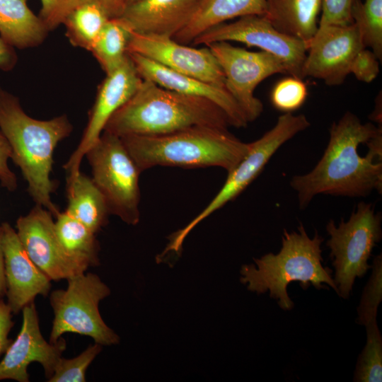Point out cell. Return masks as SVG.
I'll list each match as a JSON object with an SVG mask.
<instances>
[{
  "mask_svg": "<svg viewBox=\"0 0 382 382\" xmlns=\"http://www.w3.org/2000/svg\"><path fill=\"white\" fill-rule=\"evenodd\" d=\"M382 129L346 112L330 129L327 147L313 169L294 175L301 209L317 195L361 197L382 188Z\"/></svg>",
  "mask_w": 382,
  "mask_h": 382,
  "instance_id": "1",
  "label": "cell"
},
{
  "mask_svg": "<svg viewBox=\"0 0 382 382\" xmlns=\"http://www.w3.org/2000/svg\"><path fill=\"white\" fill-rule=\"evenodd\" d=\"M72 129L65 115L48 120L31 117L17 97L0 87V132L11 146V158L20 168L34 202L54 216L59 212L51 199L57 186L50 178L54 151Z\"/></svg>",
  "mask_w": 382,
  "mask_h": 382,
  "instance_id": "2",
  "label": "cell"
},
{
  "mask_svg": "<svg viewBox=\"0 0 382 382\" xmlns=\"http://www.w3.org/2000/svg\"><path fill=\"white\" fill-rule=\"evenodd\" d=\"M228 129L225 112L211 100L143 81L132 97L110 118L105 132L118 137L159 135L193 127Z\"/></svg>",
  "mask_w": 382,
  "mask_h": 382,
  "instance_id": "3",
  "label": "cell"
},
{
  "mask_svg": "<svg viewBox=\"0 0 382 382\" xmlns=\"http://www.w3.org/2000/svg\"><path fill=\"white\" fill-rule=\"evenodd\" d=\"M141 172L157 166L233 170L248 154L245 143L228 129L199 126L159 135L120 137Z\"/></svg>",
  "mask_w": 382,
  "mask_h": 382,
  "instance_id": "4",
  "label": "cell"
},
{
  "mask_svg": "<svg viewBox=\"0 0 382 382\" xmlns=\"http://www.w3.org/2000/svg\"><path fill=\"white\" fill-rule=\"evenodd\" d=\"M323 240L317 231L310 238L301 224L298 231L289 233L284 229L279 252L254 259L256 266L243 265L241 283L247 284L248 290L257 294L269 291L270 296L285 311L294 307L286 291L288 284L292 282H299L304 290L311 285L316 289H329L323 284H326L338 294L332 277V270L322 265L320 245Z\"/></svg>",
  "mask_w": 382,
  "mask_h": 382,
  "instance_id": "5",
  "label": "cell"
},
{
  "mask_svg": "<svg viewBox=\"0 0 382 382\" xmlns=\"http://www.w3.org/2000/svg\"><path fill=\"white\" fill-rule=\"evenodd\" d=\"M92 180L103 195L110 214L129 225L140 219L141 173L120 137L103 131L86 156Z\"/></svg>",
  "mask_w": 382,
  "mask_h": 382,
  "instance_id": "6",
  "label": "cell"
},
{
  "mask_svg": "<svg viewBox=\"0 0 382 382\" xmlns=\"http://www.w3.org/2000/svg\"><path fill=\"white\" fill-rule=\"evenodd\" d=\"M66 289L53 291L50 296L54 319L50 343L66 332L86 335L100 345L117 344L119 336L102 319L99 303L110 294L108 286L93 273H81L69 279Z\"/></svg>",
  "mask_w": 382,
  "mask_h": 382,
  "instance_id": "7",
  "label": "cell"
},
{
  "mask_svg": "<svg viewBox=\"0 0 382 382\" xmlns=\"http://www.w3.org/2000/svg\"><path fill=\"white\" fill-rule=\"evenodd\" d=\"M381 214L372 204L360 202L349 219L338 226L330 220L326 230L330 236L326 245L335 268L334 281L338 295L347 299L357 277L371 268L368 260L374 246L382 238Z\"/></svg>",
  "mask_w": 382,
  "mask_h": 382,
  "instance_id": "8",
  "label": "cell"
},
{
  "mask_svg": "<svg viewBox=\"0 0 382 382\" xmlns=\"http://www.w3.org/2000/svg\"><path fill=\"white\" fill-rule=\"evenodd\" d=\"M310 125L304 115H294L288 112L280 115L271 129L250 143L248 154L233 170L228 172L226 180L216 195L185 227L173 234L163 253L179 252L185 237L195 226L239 195L260 173L281 146Z\"/></svg>",
  "mask_w": 382,
  "mask_h": 382,
  "instance_id": "9",
  "label": "cell"
},
{
  "mask_svg": "<svg viewBox=\"0 0 382 382\" xmlns=\"http://www.w3.org/2000/svg\"><path fill=\"white\" fill-rule=\"evenodd\" d=\"M207 46L223 71L226 89L248 122L254 121L263 110L262 102L254 96L256 87L273 74H286L284 64L268 52L248 51L228 42H216Z\"/></svg>",
  "mask_w": 382,
  "mask_h": 382,
  "instance_id": "10",
  "label": "cell"
},
{
  "mask_svg": "<svg viewBox=\"0 0 382 382\" xmlns=\"http://www.w3.org/2000/svg\"><path fill=\"white\" fill-rule=\"evenodd\" d=\"M221 41H236L260 48L279 59L287 74L303 79L302 67L308 45L279 32L262 16H245L230 23H223L202 33L192 43L207 46Z\"/></svg>",
  "mask_w": 382,
  "mask_h": 382,
  "instance_id": "11",
  "label": "cell"
},
{
  "mask_svg": "<svg viewBox=\"0 0 382 382\" xmlns=\"http://www.w3.org/2000/svg\"><path fill=\"white\" fill-rule=\"evenodd\" d=\"M142 81L128 54L120 66L106 74L98 86L82 138L64 165L67 178H73L81 172L82 159L98 141L110 118L132 97Z\"/></svg>",
  "mask_w": 382,
  "mask_h": 382,
  "instance_id": "12",
  "label": "cell"
},
{
  "mask_svg": "<svg viewBox=\"0 0 382 382\" xmlns=\"http://www.w3.org/2000/svg\"><path fill=\"white\" fill-rule=\"evenodd\" d=\"M53 214L35 205L16 221V233L31 260L51 280L69 279L88 267L71 257L62 246L55 232Z\"/></svg>",
  "mask_w": 382,
  "mask_h": 382,
  "instance_id": "13",
  "label": "cell"
},
{
  "mask_svg": "<svg viewBox=\"0 0 382 382\" xmlns=\"http://www.w3.org/2000/svg\"><path fill=\"white\" fill-rule=\"evenodd\" d=\"M365 48L354 23L318 28L302 67V77L323 80L327 85L342 83L350 74L356 54Z\"/></svg>",
  "mask_w": 382,
  "mask_h": 382,
  "instance_id": "14",
  "label": "cell"
},
{
  "mask_svg": "<svg viewBox=\"0 0 382 382\" xmlns=\"http://www.w3.org/2000/svg\"><path fill=\"white\" fill-rule=\"evenodd\" d=\"M127 52L139 54L178 73L225 88L223 71L208 46L197 49L179 43L168 35L131 31Z\"/></svg>",
  "mask_w": 382,
  "mask_h": 382,
  "instance_id": "15",
  "label": "cell"
},
{
  "mask_svg": "<svg viewBox=\"0 0 382 382\" xmlns=\"http://www.w3.org/2000/svg\"><path fill=\"white\" fill-rule=\"evenodd\" d=\"M23 323L16 339L11 343L0 361V381L15 380L28 382V366L40 363L49 379L66 349L65 340L61 337L55 343L47 342L42 337L34 302L23 309Z\"/></svg>",
  "mask_w": 382,
  "mask_h": 382,
  "instance_id": "16",
  "label": "cell"
},
{
  "mask_svg": "<svg viewBox=\"0 0 382 382\" xmlns=\"http://www.w3.org/2000/svg\"><path fill=\"white\" fill-rule=\"evenodd\" d=\"M1 226L7 304L16 314L37 295L47 296L51 279L29 257L16 231L7 222Z\"/></svg>",
  "mask_w": 382,
  "mask_h": 382,
  "instance_id": "17",
  "label": "cell"
},
{
  "mask_svg": "<svg viewBox=\"0 0 382 382\" xmlns=\"http://www.w3.org/2000/svg\"><path fill=\"white\" fill-rule=\"evenodd\" d=\"M127 54L142 79L151 80L168 90L211 100L225 112L231 126L241 128L249 123L236 101L225 88L178 73L139 54Z\"/></svg>",
  "mask_w": 382,
  "mask_h": 382,
  "instance_id": "18",
  "label": "cell"
},
{
  "mask_svg": "<svg viewBox=\"0 0 382 382\" xmlns=\"http://www.w3.org/2000/svg\"><path fill=\"white\" fill-rule=\"evenodd\" d=\"M197 0H141L120 18L132 32L173 37L190 20Z\"/></svg>",
  "mask_w": 382,
  "mask_h": 382,
  "instance_id": "19",
  "label": "cell"
},
{
  "mask_svg": "<svg viewBox=\"0 0 382 382\" xmlns=\"http://www.w3.org/2000/svg\"><path fill=\"white\" fill-rule=\"evenodd\" d=\"M265 11V0H197L190 20L173 38L185 45L227 20L250 15L263 16Z\"/></svg>",
  "mask_w": 382,
  "mask_h": 382,
  "instance_id": "20",
  "label": "cell"
},
{
  "mask_svg": "<svg viewBox=\"0 0 382 382\" xmlns=\"http://www.w3.org/2000/svg\"><path fill=\"white\" fill-rule=\"evenodd\" d=\"M263 16L277 30L306 42L315 35L322 0H265Z\"/></svg>",
  "mask_w": 382,
  "mask_h": 382,
  "instance_id": "21",
  "label": "cell"
},
{
  "mask_svg": "<svg viewBox=\"0 0 382 382\" xmlns=\"http://www.w3.org/2000/svg\"><path fill=\"white\" fill-rule=\"evenodd\" d=\"M47 29L28 6V0H0V37L18 49L41 44Z\"/></svg>",
  "mask_w": 382,
  "mask_h": 382,
  "instance_id": "22",
  "label": "cell"
},
{
  "mask_svg": "<svg viewBox=\"0 0 382 382\" xmlns=\"http://www.w3.org/2000/svg\"><path fill=\"white\" fill-rule=\"evenodd\" d=\"M67 209L69 215L94 233L104 226L110 214L106 202L92 179L81 172L66 178Z\"/></svg>",
  "mask_w": 382,
  "mask_h": 382,
  "instance_id": "23",
  "label": "cell"
},
{
  "mask_svg": "<svg viewBox=\"0 0 382 382\" xmlns=\"http://www.w3.org/2000/svg\"><path fill=\"white\" fill-rule=\"evenodd\" d=\"M54 229L64 250L88 268L99 264V243L96 233L66 211L56 216Z\"/></svg>",
  "mask_w": 382,
  "mask_h": 382,
  "instance_id": "24",
  "label": "cell"
},
{
  "mask_svg": "<svg viewBox=\"0 0 382 382\" xmlns=\"http://www.w3.org/2000/svg\"><path fill=\"white\" fill-rule=\"evenodd\" d=\"M111 18L103 4L90 2L70 11L62 24L64 25L66 35L72 45L91 51L103 28Z\"/></svg>",
  "mask_w": 382,
  "mask_h": 382,
  "instance_id": "25",
  "label": "cell"
},
{
  "mask_svg": "<svg viewBox=\"0 0 382 382\" xmlns=\"http://www.w3.org/2000/svg\"><path fill=\"white\" fill-rule=\"evenodd\" d=\"M131 30L120 18L110 19L91 50L106 74L116 69L127 57Z\"/></svg>",
  "mask_w": 382,
  "mask_h": 382,
  "instance_id": "26",
  "label": "cell"
},
{
  "mask_svg": "<svg viewBox=\"0 0 382 382\" xmlns=\"http://www.w3.org/2000/svg\"><path fill=\"white\" fill-rule=\"evenodd\" d=\"M352 23L357 28L365 47L379 61L382 59V0H354L351 9Z\"/></svg>",
  "mask_w": 382,
  "mask_h": 382,
  "instance_id": "27",
  "label": "cell"
},
{
  "mask_svg": "<svg viewBox=\"0 0 382 382\" xmlns=\"http://www.w3.org/2000/svg\"><path fill=\"white\" fill-rule=\"evenodd\" d=\"M366 327V342L359 354L354 381L381 382L382 381V337L377 323Z\"/></svg>",
  "mask_w": 382,
  "mask_h": 382,
  "instance_id": "28",
  "label": "cell"
},
{
  "mask_svg": "<svg viewBox=\"0 0 382 382\" xmlns=\"http://www.w3.org/2000/svg\"><path fill=\"white\" fill-rule=\"evenodd\" d=\"M371 274L362 292L357 307V323L364 326L376 322L377 311L382 300V256H375Z\"/></svg>",
  "mask_w": 382,
  "mask_h": 382,
  "instance_id": "29",
  "label": "cell"
},
{
  "mask_svg": "<svg viewBox=\"0 0 382 382\" xmlns=\"http://www.w3.org/2000/svg\"><path fill=\"white\" fill-rule=\"evenodd\" d=\"M102 350V345L98 343L90 345L77 357L71 359L61 357L54 370L49 382H85L86 371Z\"/></svg>",
  "mask_w": 382,
  "mask_h": 382,
  "instance_id": "30",
  "label": "cell"
},
{
  "mask_svg": "<svg viewBox=\"0 0 382 382\" xmlns=\"http://www.w3.org/2000/svg\"><path fill=\"white\" fill-rule=\"evenodd\" d=\"M307 95V86L302 79L289 76L274 85L270 100L277 110L284 113H292L302 106Z\"/></svg>",
  "mask_w": 382,
  "mask_h": 382,
  "instance_id": "31",
  "label": "cell"
},
{
  "mask_svg": "<svg viewBox=\"0 0 382 382\" xmlns=\"http://www.w3.org/2000/svg\"><path fill=\"white\" fill-rule=\"evenodd\" d=\"M90 2L103 4L109 11L112 18L120 17L125 8L123 0H60L43 23L48 31L52 30L62 24L66 16L73 9Z\"/></svg>",
  "mask_w": 382,
  "mask_h": 382,
  "instance_id": "32",
  "label": "cell"
},
{
  "mask_svg": "<svg viewBox=\"0 0 382 382\" xmlns=\"http://www.w3.org/2000/svg\"><path fill=\"white\" fill-rule=\"evenodd\" d=\"M354 0H322L318 28L352 24L351 9Z\"/></svg>",
  "mask_w": 382,
  "mask_h": 382,
  "instance_id": "33",
  "label": "cell"
},
{
  "mask_svg": "<svg viewBox=\"0 0 382 382\" xmlns=\"http://www.w3.org/2000/svg\"><path fill=\"white\" fill-rule=\"evenodd\" d=\"M351 73L359 81L371 83L379 73V59L372 51L366 47L363 48L356 54L352 62Z\"/></svg>",
  "mask_w": 382,
  "mask_h": 382,
  "instance_id": "34",
  "label": "cell"
},
{
  "mask_svg": "<svg viewBox=\"0 0 382 382\" xmlns=\"http://www.w3.org/2000/svg\"><path fill=\"white\" fill-rule=\"evenodd\" d=\"M11 146L0 132V183L2 187L13 192L17 187V178L8 165V160L11 158Z\"/></svg>",
  "mask_w": 382,
  "mask_h": 382,
  "instance_id": "35",
  "label": "cell"
},
{
  "mask_svg": "<svg viewBox=\"0 0 382 382\" xmlns=\"http://www.w3.org/2000/svg\"><path fill=\"white\" fill-rule=\"evenodd\" d=\"M12 320V311L7 303L4 300L0 301V356L5 354L8 348L13 342V340L8 338V334L13 326Z\"/></svg>",
  "mask_w": 382,
  "mask_h": 382,
  "instance_id": "36",
  "label": "cell"
},
{
  "mask_svg": "<svg viewBox=\"0 0 382 382\" xmlns=\"http://www.w3.org/2000/svg\"><path fill=\"white\" fill-rule=\"evenodd\" d=\"M17 60L14 47L0 37V69L4 71L11 70L15 66Z\"/></svg>",
  "mask_w": 382,
  "mask_h": 382,
  "instance_id": "37",
  "label": "cell"
},
{
  "mask_svg": "<svg viewBox=\"0 0 382 382\" xmlns=\"http://www.w3.org/2000/svg\"><path fill=\"white\" fill-rule=\"evenodd\" d=\"M6 294V279L4 274V257L3 251V227L0 226V301Z\"/></svg>",
  "mask_w": 382,
  "mask_h": 382,
  "instance_id": "38",
  "label": "cell"
},
{
  "mask_svg": "<svg viewBox=\"0 0 382 382\" xmlns=\"http://www.w3.org/2000/svg\"><path fill=\"white\" fill-rule=\"evenodd\" d=\"M41 1V9L39 14V17L44 22L49 16L52 13L57 4L60 0H40Z\"/></svg>",
  "mask_w": 382,
  "mask_h": 382,
  "instance_id": "39",
  "label": "cell"
},
{
  "mask_svg": "<svg viewBox=\"0 0 382 382\" xmlns=\"http://www.w3.org/2000/svg\"><path fill=\"white\" fill-rule=\"evenodd\" d=\"M124 3L125 4V6L130 5L132 4L136 3L137 1H141V0H123Z\"/></svg>",
  "mask_w": 382,
  "mask_h": 382,
  "instance_id": "40",
  "label": "cell"
}]
</instances>
